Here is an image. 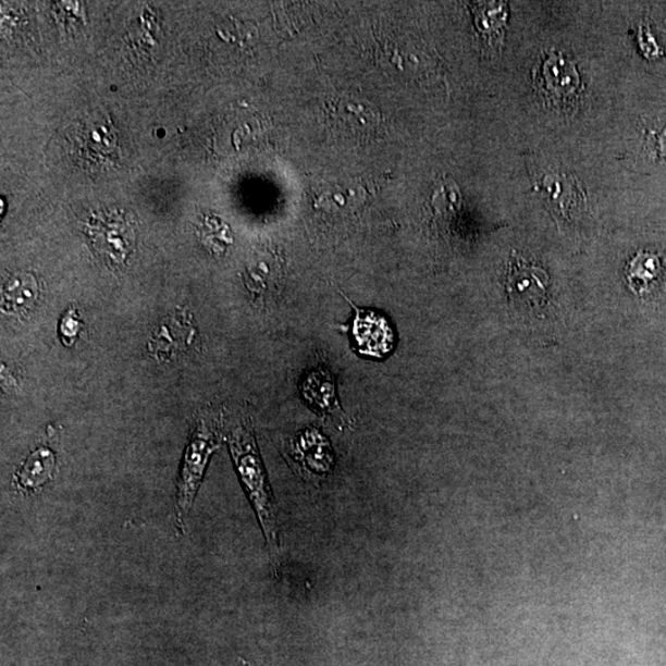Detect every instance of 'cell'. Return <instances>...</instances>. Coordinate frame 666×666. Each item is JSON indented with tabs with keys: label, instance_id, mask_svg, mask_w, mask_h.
I'll list each match as a JSON object with an SVG mask.
<instances>
[{
	"label": "cell",
	"instance_id": "1",
	"mask_svg": "<svg viewBox=\"0 0 666 666\" xmlns=\"http://www.w3.org/2000/svg\"><path fill=\"white\" fill-rule=\"evenodd\" d=\"M227 443L240 483L252 504L264 539L271 551L276 553L280 550L276 505L251 423L236 424L229 433Z\"/></svg>",
	"mask_w": 666,
	"mask_h": 666
},
{
	"label": "cell",
	"instance_id": "2",
	"mask_svg": "<svg viewBox=\"0 0 666 666\" xmlns=\"http://www.w3.org/2000/svg\"><path fill=\"white\" fill-rule=\"evenodd\" d=\"M222 425L224 423L220 414L202 412L185 448L177 490H175V517L183 532L185 517L189 514L194 498L197 496L209 460L221 446L224 436Z\"/></svg>",
	"mask_w": 666,
	"mask_h": 666
},
{
	"label": "cell",
	"instance_id": "3",
	"mask_svg": "<svg viewBox=\"0 0 666 666\" xmlns=\"http://www.w3.org/2000/svg\"><path fill=\"white\" fill-rule=\"evenodd\" d=\"M548 285L547 272L511 252L506 275V292L511 303L527 309L542 308L547 301Z\"/></svg>",
	"mask_w": 666,
	"mask_h": 666
},
{
	"label": "cell",
	"instance_id": "4",
	"mask_svg": "<svg viewBox=\"0 0 666 666\" xmlns=\"http://www.w3.org/2000/svg\"><path fill=\"white\" fill-rule=\"evenodd\" d=\"M535 192H540L548 207L551 214L557 222H569L587 209L588 200L580 182L571 174L551 172L535 184Z\"/></svg>",
	"mask_w": 666,
	"mask_h": 666
},
{
	"label": "cell",
	"instance_id": "5",
	"mask_svg": "<svg viewBox=\"0 0 666 666\" xmlns=\"http://www.w3.org/2000/svg\"><path fill=\"white\" fill-rule=\"evenodd\" d=\"M355 308L350 322V340L360 355L382 359L392 354L395 333L383 313Z\"/></svg>",
	"mask_w": 666,
	"mask_h": 666
},
{
	"label": "cell",
	"instance_id": "6",
	"mask_svg": "<svg viewBox=\"0 0 666 666\" xmlns=\"http://www.w3.org/2000/svg\"><path fill=\"white\" fill-rule=\"evenodd\" d=\"M288 452L294 467L298 468L305 478H325L335 466L330 442L317 429L301 432L289 443Z\"/></svg>",
	"mask_w": 666,
	"mask_h": 666
},
{
	"label": "cell",
	"instance_id": "7",
	"mask_svg": "<svg viewBox=\"0 0 666 666\" xmlns=\"http://www.w3.org/2000/svg\"><path fill=\"white\" fill-rule=\"evenodd\" d=\"M301 397L313 412L335 419L342 424L348 420L340 405L335 377L325 367L310 370L300 384Z\"/></svg>",
	"mask_w": 666,
	"mask_h": 666
},
{
	"label": "cell",
	"instance_id": "8",
	"mask_svg": "<svg viewBox=\"0 0 666 666\" xmlns=\"http://www.w3.org/2000/svg\"><path fill=\"white\" fill-rule=\"evenodd\" d=\"M541 87L553 100L566 101L580 90L581 79L577 67L560 53H550L540 70Z\"/></svg>",
	"mask_w": 666,
	"mask_h": 666
},
{
	"label": "cell",
	"instance_id": "9",
	"mask_svg": "<svg viewBox=\"0 0 666 666\" xmlns=\"http://www.w3.org/2000/svg\"><path fill=\"white\" fill-rule=\"evenodd\" d=\"M39 298V283L30 273H17L9 278L3 288L2 310L17 313L29 310Z\"/></svg>",
	"mask_w": 666,
	"mask_h": 666
},
{
	"label": "cell",
	"instance_id": "10",
	"mask_svg": "<svg viewBox=\"0 0 666 666\" xmlns=\"http://www.w3.org/2000/svg\"><path fill=\"white\" fill-rule=\"evenodd\" d=\"M54 468L53 452L50 448H37L18 469L15 477L16 485L26 492L39 489L52 479Z\"/></svg>",
	"mask_w": 666,
	"mask_h": 666
},
{
	"label": "cell",
	"instance_id": "11",
	"mask_svg": "<svg viewBox=\"0 0 666 666\" xmlns=\"http://www.w3.org/2000/svg\"><path fill=\"white\" fill-rule=\"evenodd\" d=\"M659 268L658 257L651 254L637 255L627 270V280L631 289L636 293L648 291V285L658 274Z\"/></svg>",
	"mask_w": 666,
	"mask_h": 666
},
{
	"label": "cell",
	"instance_id": "12",
	"mask_svg": "<svg viewBox=\"0 0 666 666\" xmlns=\"http://www.w3.org/2000/svg\"><path fill=\"white\" fill-rule=\"evenodd\" d=\"M82 329V322L79 319L78 311L74 308L69 309L63 313L60 321V336L64 346H73L76 344V340L79 336Z\"/></svg>",
	"mask_w": 666,
	"mask_h": 666
},
{
	"label": "cell",
	"instance_id": "13",
	"mask_svg": "<svg viewBox=\"0 0 666 666\" xmlns=\"http://www.w3.org/2000/svg\"><path fill=\"white\" fill-rule=\"evenodd\" d=\"M659 152L666 159V128L663 130L662 135H659Z\"/></svg>",
	"mask_w": 666,
	"mask_h": 666
}]
</instances>
